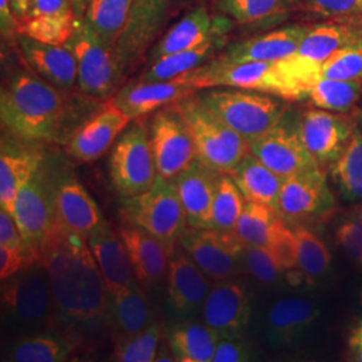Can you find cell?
Listing matches in <instances>:
<instances>
[{
  "label": "cell",
  "instance_id": "83f0119b",
  "mask_svg": "<svg viewBox=\"0 0 362 362\" xmlns=\"http://www.w3.org/2000/svg\"><path fill=\"white\" fill-rule=\"evenodd\" d=\"M19 50L37 76L61 90L70 91L78 82L77 62L66 45H50L18 35Z\"/></svg>",
  "mask_w": 362,
  "mask_h": 362
},
{
  "label": "cell",
  "instance_id": "cb8c5ba5",
  "mask_svg": "<svg viewBox=\"0 0 362 362\" xmlns=\"http://www.w3.org/2000/svg\"><path fill=\"white\" fill-rule=\"evenodd\" d=\"M117 231L128 250L136 278L145 288L156 287L167 279L175 251L155 235L129 221L121 220Z\"/></svg>",
  "mask_w": 362,
  "mask_h": 362
},
{
  "label": "cell",
  "instance_id": "bcb514c9",
  "mask_svg": "<svg viewBox=\"0 0 362 362\" xmlns=\"http://www.w3.org/2000/svg\"><path fill=\"white\" fill-rule=\"evenodd\" d=\"M266 250L270 252L272 259L282 272L291 270L298 266L297 235L286 227L282 216H278L272 226Z\"/></svg>",
  "mask_w": 362,
  "mask_h": 362
},
{
  "label": "cell",
  "instance_id": "836d02e7",
  "mask_svg": "<svg viewBox=\"0 0 362 362\" xmlns=\"http://www.w3.org/2000/svg\"><path fill=\"white\" fill-rule=\"evenodd\" d=\"M362 38V27L350 23L321 25L309 28L302 39L296 55L313 64L321 65L338 49Z\"/></svg>",
  "mask_w": 362,
  "mask_h": 362
},
{
  "label": "cell",
  "instance_id": "30bf717a",
  "mask_svg": "<svg viewBox=\"0 0 362 362\" xmlns=\"http://www.w3.org/2000/svg\"><path fill=\"white\" fill-rule=\"evenodd\" d=\"M109 175L121 199L143 194L155 184L158 173L149 128L141 121L136 119L118 137L110 155Z\"/></svg>",
  "mask_w": 362,
  "mask_h": 362
},
{
  "label": "cell",
  "instance_id": "d4e9b609",
  "mask_svg": "<svg viewBox=\"0 0 362 362\" xmlns=\"http://www.w3.org/2000/svg\"><path fill=\"white\" fill-rule=\"evenodd\" d=\"M86 240L104 276L109 296L139 284L124 240L109 221L101 220Z\"/></svg>",
  "mask_w": 362,
  "mask_h": 362
},
{
  "label": "cell",
  "instance_id": "484cf974",
  "mask_svg": "<svg viewBox=\"0 0 362 362\" xmlns=\"http://www.w3.org/2000/svg\"><path fill=\"white\" fill-rule=\"evenodd\" d=\"M220 175L194 158L187 168L172 179L180 197L188 227L211 230L212 203Z\"/></svg>",
  "mask_w": 362,
  "mask_h": 362
},
{
  "label": "cell",
  "instance_id": "94428289",
  "mask_svg": "<svg viewBox=\"0 0 362 362\" xmlns=\"http://www.w3.org/2000/svg\"><path fill=\"white\" fill-rule=\"evenodd\" d=\"M356 219L361 220L362 221V206L361 207L357 208L356 209V216H354Z\"/></svg>",
  "mask_w": 362,
  "mask_h": 362
},
{
  "label": "cell",
  "instance_id": "277c9868",
  "mask_svg": "<svg viewBox=\"0 0 362 362\" xmlns=\"http://www.w3.org/2000/svg\"><path fill=\"white\" fill-rule=\"evenodd\" d=\"M1 313L8 329L34 334L55 322L49 274L38 260L1 281Z\"/></svg>",
  "mask_w": 362,
  "mask_h": 362
},
{
  "label": "cell",
  "instance_id": "5b68a950",
  "mask_svg": "<svg viewBox=\"0 0 362 362\" xmlns=\"http://www.w3.org/2000/svg\"><path fill=\"white\" fill-rule=\"evenodd\" d=\"M184 118L194 145L196 158L208 168L226 175L250 153V143L191 94L172 104Z\"/></svg>",
  "mask_w": 362,
  "mask_h": 362
},
{
  "label": "cell",
  "instance_id": "8992f818",
  "mask_svg": "<svg viewBox=\"0 0 362 362\" xmlns=\"http://www.w3.org/2000/svg\"><path fill=\"white\" fill-rule=\"evenodd\" d=\"M197 97L230 128L251 144L272 129L286 112L285 100L259 91L212 88Z\"/></svg>",
  "mask_w": 362,
  "mask_h": 362
},
{
  "label": "cell",
  "instance_id": "3957f363",
  "mask_svg": "<svg viewBox=\"0 0 362 362\" xmlns=\"http://www.w3.org/2000/svg\"><path fill=\"white\" fill-rule=\"evenodd\" d=\"M185 77L197 91L212 88H235L272 94L285 101L308 98V93L291 76L284 61L230 64L215 58L187 73Z\"/></svg>",
  "mask_w": 362,
  "mask_h": 362
},
{
  "label": "cell",
  "instance_id": "4316f807",
  "mask_svg": "<svg viewBox=\"0 0 362 362\" xmlns=\"http://www.w3.org/2000/svg\"><path fill=\"white\" fill-rule=\"evenodd\" d=\"M310 27L288 26L264 35L245 39L228 45L216 57L221 62H278L291 57Z\"/></svg>",
  "mask_w": 362,
  "mask_h": 362
},
{
  "label": "cell",
  "instance_id": "f546056e",
  "mask_svg": "<svg viewBox=\"0 0 362 362\" xmlns=\"http://www.w3.org/2000/svg\"><path fill=\"white\" fill-rule=\"evenodd\" d=\"M152 321L151 302L140 282L109 296L106 324L112 326L116 341L143 332Z\"/></svg>",
  "mask_w": 362,
  "mask_h": 362
},
{
  "label": "cell",
  "instance_id": "7c38bea8",
  "mask_svg": "<svg viewBox=\"0 0 362 362\" xmlns=\"http://www.w3.org/2000/svg\"><path fill=\"white\" fill-rule=\"evenodd\" d=\"M179 246L214 282L233 278L243 262L245 246L235 233L188 227Z\"/></svg>",
  "mask_w": 362,
  "mask_h": 362
},
{
  "label": "cell",
  "instance_id": "d6a6232c",
  "mask_svg": "<svg viewBox=\"0 0 362 362\" xmlns=\"http://www.w3.org/2000/svg\"><path fill=\"white\" fill-rule=\"evenodd\" d=\"M226 43L227 33L218 34L197 47L185 52H175L156 61L152 65H149L148 70H145L139 79L145 82L168 81L191 73L200 66L212 61L216 52L221 50Z\"/></svg>",
  "mask_w": 362,
  "mask_h": 362
},
{
  "label": "cell",
  "instance_id": "db71d44e",
  "mask_svg": "<svg viewBox=\"0 0 362 362\" xmlns=\"http://www.w3.org/2000/svg\"><path fill=\"white\" fill-rule=\"evenodd\" d=\"M70 11H73L71 0H30L27 16L65 13Z\"/></svg>",
  "mask_w": 362,
  "mask_h": 362
},
{
  "label": "cell",
  "instance_id": "8fae6325",
  "mask_svg": "<svg viewBox=\"0 0 362 362\" xmlns=\"http://www.w3.org/2000/svg\"><path fill=\"white\" fill-rule=\"evenodd\" d=\"M149 139L158 176L172 180L194 158L189 129L173 105L156 112L149 125Z\"/></svg>",
  "mask_w": 362,
  "mask_h": 362
},
{
  "label": "cell",
  "instance_id": "b9f144b4",
  "mask_svg": "<svg viewBox=\"0 0 362 362\" xmlns=\"http://www.w3.org/2000/svg\"><path fill=\"white\" fill-rule=\"evenodd\" d=\"M278 216L281 215L274 208L258 202L246 200L233 233L243 246L266 248L272 226Z\"/></svg>",
  "mask_w": 362,
  "mask_h": 362
},
{
  "label": "cell",
  "instance_id": "1f68e13d",
  "mask_svg": "<svg viewBox=\"0 0 362 362\" xmlns=\"http://www.w3.org/2000/svg\"><path fill=\"white\" fill-rule=\"evenodd\" d=\"M246 200L263 203L278 212L279 194L286 177L264 165L251 152L230 173Z\"/></svg>",
  "mask_w": 362,
  "mask_h": 362
},
{
  "label": "cell",
  "instance_id": "5bb4252c",
  "mask_svg": "<svg viewBox=\"0 0 362 362\" xmlns=\"http://www.w3.org/2000/svg\"><path fill=\"white\" fill-rule=\"evenodd\" d=\"M169 0H134L128 21L117 39L115 49L119 65L127 74L143 59L164 26Z\"/></svg>",
  "mask_w": 362,
  "mask_h": 362
},
{
  "label": "cell",
  "instance_id": "f6af8a7d",
  "mask_svg": "<svg viewBox=\"0 0 362 362\" xmlns=\"http://www.w3.org/2000/svg\"><path fill=\"white\" fill-rule=\"evenodd\" d=\"M320 77L362 79V38L338 49L321 64Z\"/></svg>",
  "mask_w": 362,
  "mask_h": 362
},
{
  "label": "cell",
  "instance_id": "52a82bcc",
  "mask_svg": "<svg viewBox=\"0 0 362 362\" xmlns=\"http://www.w3.org/2000/svg\"><path fill=\"white\" fill-rule=\"evenodd\" d=\"M121 220L129 221L155 235L176 251L188 221L173 181L157 176L155 184L143 194L121 200Z\"/></svg>",
  "mask_w": 362,
  "mask_h": 362
},
{
  "label": "cell",
  "instance_id": "e575fe53",
  "mask_svg": "<svg viewBox=\"0 0 362 362\" xmlns=\"http://www.w3.org/2000/svg\"><path fill=\"white\" fill-rule=\"evenodd\" d=\"M71 338L49 332H39L23 337L13 344L8 353V361L64 362L76 351Z\"/></svg>",
  "mask_w": 362,
  "mask_h": 362
},
{
  "label": "cell",
  "instance_id": "9a60e30c",
  "mask_svg": "<svg viewBox=\"0 0 362 362\" xmlns=\"http://www.w3.org/2000/svg\"><path fill=\"white\" fill-rule=\"evenodd\" d=\"M165 281L169 309L173 315L177 320L197 318L212 284L182 248L172 255Z\"/></svg>",
  "mask_w": 362,
  "mask_h": 362
},
{
  "label": "cell",
  "instance_id": "f907efd6",
  "mask_svg": "<svg viewBox=\"0 0 362 362\" xmlns=\"http://www.w3.org/2000/svg\"><path fill=\"white\" fill-rule=\"evenodd\" d=\"M337 240L356 260L362 262V221L353 219L344 223L337 231Z\"/></svg>",
  "mask_w": 362,
  "mask_h": 362
},
{
  "label": "cell",
  "instance_id": "91938a15",
  "mask_svg": "<svg viewBox=\"0 0 362 362\" xmlns=\"http://www.w3.org/2000/svg\"><path fill=\"white\" fill-rule=\"evenodd\" d=\"M90 0H71V6H73V11L76 13L78 19L83 16V13L86 11V7L89 4Z\"/></svg>",
  "mask_w": 362,
  "mask_h": 362
},
{
  "label": "cell",
  "instance_id": "7dc6e473",
  "mask_svg": "<svg viewBox=\"0 0 362 362\" xmlns=\"http://www.w3.org/2000/svg\"><path fill=\"white\" fill-rule=\"evenodd\" d=\"M243 263L257 281L266 285L275 284L282 272L272 259L270 252L263 247L245 246Z\"/></svg>",
  "mask_w": 362,
  "mask_h": 362
},
{
  "label": "cell",
  "instance_id": "2e32d148",
  "mask_svg": "<svg viewBox=\"0 0 362 362\" xmlns=\"http://www.w3.org/2000/svg\"><path fill=\"white\" fill-rule=\"evenodd\" d=\"M334 208L321 165L286 177L279 194L278 214L282 219H306L320 216Z\"/></svg>",
  "mask_w": 362,
  "mask_h": 362
},
{
  "label": "cell",
  "instance_id": "6f0895ef",
  "mask_svg": "<svg viewBox=\"0 0 362 362\" xmlns=\"http://www.w3.org/2000/svg\"><path fill=\"white\" fill-rule=\"evenodd\" d=\"M13 6V13L18 18V21L25 19L28 15L30 8V0H10Z\"/></svg>",
  "mask_w": 362,
  "mask_h": 362
},
{
  "label": "cell",
  "instance_id": "816d5d0a",
  "mask_svg": "<svg viewBox=\"0 0 362 362\" xmlns=\"http://www.w3.org/2000/svg\"><path fill=\"white\" fill-rule=\"evenodd\" d=\"M0 246L11 247L15 250L25 251L27 254L26 245L22 233L19 231V227L15 221V218L10 212L1 208H0Z\"/></svg>",
  "mask_w": 362,
  "mask_h": 362
},
{
  "label": "cell",
  "instance_id": "e0dca14e",
  "mask_svg": "<svg viewBox=\"0 0 362 362\" xmlns=\"http://www.w3.org/2000/svg\"><path fill=\"white\" fill-rule=\"evenodd\" d=\"M133 121L107 101L103 109L81 124L66 143V153L81 163H93L104 156Z\"/></svg>",
  "mask_w": 362,
  "mask_h": 362
},
{
  "label": "cell",
  "instance_id": "9f6ffc18",
  "mask_svg": "<svg viewBox=\"0 0 362 362\" xmlns=\"http://www.w3.org/2000/svg\"><path fill=\"white\" fill-rule=\"evenodd\" d=\"M349 345L351 350L356 353L357 360L362 361V321L351 330Z\"/></svg>",
  "mask_w": 362,
  "mask_h": 362
},
{
  "label": "cell",
  "instance_id": "4dcf8cb0",
  "mask_svg": "<svg viewBox=\"0 0 362 362\" xmlns=\"http://www.w3.org/2000/svg\"><path fill=\"white\" fill-rule=\"evenodd\" d=\"M219 338L197 318L177 320L167 330V342L177 362H212Z\"/></svg>",
  "mask_w": 362,
  "mask_h": 362
},
{
  "label": "cell",
  "instance_id": "ba28073f",
  "mask_svg": "<svg viewBox=\"0 0 362 362\" xmlns=\"http://www.w3.org/2000/svg\"><path fill=\"white\" fill-rule=\"evenodd\" d=\"M13 216L23 236L28 263L38 262L47 239L58 227L54 165L47 158L19 191Z\"/></svg>",
  "mask_w": 362,
  "mask_h": 362
},
{
  "label": "cell",
  "instance_id": "7a4b0ae2",
  "mask_svg": "<svg viewBox=\"0 0 362 362\" xmlns=\"http://www.w3.org/2000/svg\"><path fill=\"white\" fill-rule=\"evenodd\" d=\"M66 93L31 70L13 73L0 93L3 129L30 143L58 141L69 112Z\"/></svg>",
  "mask_w": 362,
  "mask_h": 362
},
{
  "label": "cell",
  "instance_id": "f5cc1de1",
  "mask_svg": "<svg viewBox=\"0 0 362 362\" xmlns=\"http://www.w3.org/2000/svg\"><path fill=\"white\" fill-rule=\"evenodd\" d=\"M28 264L25 251L11 247L0 246V279H7Z\"/></svg>",
  "mask_w": 362,
  "mask_h": 362
},
{
  "label": "cell",
  "instance_id": "c3c4849f",
  "mask_svg": "<svg viewBox=\"0 0 362 362\" xmlns=\"http://www.w3.org/2000/svg\"><path fill=\"white\" fill-rule=\"evenodd\" d=\"M254 358V351L243 336L219 338L212 362H245Z\"/></svg>",
  "mask_w": 362,
  "mask_h": 362
},
{
  "label": "cell",
  "instance_id": "8d00e7d4",
  "mask_svg": "<svg viewBox=\"0 0 362 362\" xmlns=\"http://www.w3.org/2000/svg\"><path fill=\"white\" fill-rule=\"evenodd\" d=\"M133 1L134 0H90L82 19L97 35L115 46L128 21Z\"/></svg>",
  "mask_w": 362,
  "mask_h": 362
},
{
  "label": "cell",
  "instance_id": "d6986e66",
  "mask_svg": "<svg viewBox=\"0 0 362 362\" xmlns=\"http://www.w3.org/2000/svg\"><path fill=\"white\" fill-rule=\"evenodd\" d=\"M233 26V21L227 15L214 16L207 7L196 6L152 46L148 52V62L152 65L170 54L197 47L218 34H228Z\"/></svg>",
  "mask_w": 362,
  "mask_h": 362
},
{
  "label": "cell",
  "instance_id": "6da1fadb",
  "mask_svg": "<svg viewBox=\"0 0 362 362\" xmlns=\"http://www.w3.org/2000/svg\"><path fill=\"white\" fill-rule=\"evenodd\" d=\"M39 260L49 274L57 324L81 333L106 324L109 294L86 238L58 226Z\"/></svg>",
  "mask_w": 362,
  "mask_h": 362
},
{
  "label": "cell",
  "instance_id": "44dd1931",
  "mask_svg": "<svg viewBox=\"0 0 362 362\" xmlns=\"http://www.w3.org/2000/svg\"><path fill=\"white\" fill-rule=\"evenodd\" d=\"M38 143L3 134L0 146V207L11 215L19 191L42 167L46 156Z\"/></svg>",
  "mask_w": 362,
  "mask_h": 362
},
{
  "label": "cell",
  "instance_id": "603a6c76",
  "mask_svg": "<svg viewBox=\"0 0 362 362\" xmlns=\"http://www.w3.org/2000/svg\"><path fill=\"white\" fill-rule=\"evenodd\" d=\"M194 93L196 88L184 74L168 81H132L121 86L110 101L132 119H139Z\"/></svg>",
  "mask_w": 362,
  "mask_h": 362
},
{
  "label": "cell",
  "instance_id": "681fc988",
  "mask_svg": "<svg viewBox=\"0 0 362 362\" xmlns=\"http://www.w3.org/2000/svg\"><path fill=\"white\" fill-rule=\"evenodd\" d=\"M314 13L324 16H361L362 0H303Z\"/></svg>",
  "mask_w": 362,
  "mask_h": 362
},
{
  "label": "cell",
  "instance_id": "7402d4cb",
  "mask_svg": "<svg viewBox=\"0 0 362 362\" xmlns=\"http://www.w3.org/2000/svg\"><path fill=\"white\" fill-rule=\"evenodd\" d=\"M54 181L58 226L88 238L104 219L97 203L70 169L54 165Z\"/></svg>",
  "mask_w": 362,
  "mask_h": 362
},
{
  "label": "cell",
  "instance_id": "ffe728a7",
  "mask_svg": "<svg viewBox=\"0 0 362 362\" xmlns=\"http://www.w3.org/2000/svg\"><path fill=\"white\" fill-rule=\"evenodd\" d=\"M354 127L348 118L314 109L299 117L300 140L320 165L336 163L349 144Z\"/></svg>",
  "mask_w": 362,
  "mask_h": 362
},
{
  "label": "cell",
  "instance_id": "ab89813d",
  "mask_svg": "<svg viewBox=\"0 0 362 362\" xmlns=\"http://www.w3.org/2000/svg\"><path fill=\"white\" fill-rule=\"evenodd\" d=\"M246 199L231 175H220L212 203L211 230L221 233H233Z\"/></svg>",
  "mask_w": 362,
  "mask_h": 362
},
{
  "label": "cell",
  "instance_id": "7bdbcfd3",
  "mask_svg": "<svg viewBox=\"0 0 362 362\" xmlns=\"http://www.w3.org/2000/svg\"><path fill=\"white\" fill-rule=\"evenodd\" d=\"M163 325L152 321L143 332L118 339L115 348V361L155 362L158 346L163 341Z\"/></svg>",
  "mask_w": 362,
  "mask_h": 362
},
{
  "label": "cell",
  "instance_id": "4fadbf2b",
  "mask_svg": "<svg viewBox=\"0 0 362 362\" xmlns=\"http://www.w3.org/2000/svg\"><path fill=\"white\" fill-rule=\"evenodd\" d=\"M250 152L284 177L320 165L300 140L299 118L287 112L272 129L251 144Z\"/></svg>",
  "mask_w": 362,
  "mask_h": 362
},
{
  "label": "cell",
  "instance_id": "d590c367",
  "mask_svg": "<svg viewBox=\"0 0 362 362\" xmlns=\"http://www.w3.org/2000/svg\"><path fill=\"white\" fill-rule=\"evenodd\" d=\"M308 98L318 109L346 113L362 98V79L344 81L320 77L311 85Z\"/></svg>",
  "mask_w": 362,
  "mask_h": 362
},
{
  "label": "cell",
  "instance_id": "6125c7cd",
  "mask_svg": "<svg viewBox=\"0 0 362 362\" xmlns=\"http://www.w3.org/2000/svg\"><path fill=\"white\" fill-rule=\"evenodd\" d=\"M361 300H362V291H361Z\"/></svg>",
  "mask_w": 362,
  "mask_h": 362
},
{
  "label": "cell",
  "instance_id": "11a10c76",
  "mask_svg": "<svg viewBox=\"0 0 362 362\" xmlns=\"http://www.w3.org/2000/svg\"><path fill=\"white\" fill-rule=\"evenodd\" d=\"M19 21L13 13L10 0H0V30L6 38L18 37Z\"/></svg>",
  "mask_w": 362,
  "mask_h": 362
},
{
  "label": "cell",
  "instance_id": "74e56055",
  "mask_svg": "<svg viewBox=\"0 0 362 362\" xmlns=\"http://www.w3.org/2000/svg\"><path fill=\"white\" fill-rule=\"evenodd\" d=\"M332 177L350 203L362 202V132L356 129L344 153L333 164Z\"/></svg>",
  "mask_w": 362,
  "mask_h": 362
},
{
  "label": "cell",
  "instance_id": "f35d334b",
  "mask_svg": "<svg viewBox=\"0 0 362 362\" xmlns=\"http://www.w3.org/2000/svg\"><path fill=\"white\" fill-rule=\"evenodd\" d=\"M77 16L74 11L27 16L19 21L18 35L50 45H66L74 34Z\"/></svg>",
  "mask_w": 362,
  "mask_h": 362
},
{
  "label": "cell",
  "instance_id": "60d3db41",
  "mask_svg": "<svg viewBox=\"0 0 362 362\" xmlns=\"http://www.w3.org/2000/svg\"><path fill=\"white\" fill-rule=\"evenodd\" d=\"M302 0H219L220 11L238 23L254 25L284 16Z\"/></svg>",
  "mask_w": 362,
  "mask_h": 362
},
{
  "label": "cell",
  "instance_id": "9c48e42d",
  "mask_svg": "<svg viewBox=\"0 0 362 362\" xmlns=\"http://www.w3.org/2000/svg\"><path fill=\"white\" fill-rule=\"evenodd\" d=\"M66 46L74 54L78 88L91 98H110L121 89L124 70L113 45L97 35L86 22L77 19L76 30Z\"/></svg>",
  "mask_w": 362,
  "mask_h": 362
},
{
  "label": "cell",
  "instance_id": "ac0fdd59",
  "mask_svg": "<svg viewBox=\"0 0 362 362\" xmlns=\"http://www.w3.org/2000/svg\"><path fill=\"white\" fill-rule=\"evenodd\" d=\"M251 317V302L246 287L231 279L211 286L202 320L220 338L243 336Z\"/></svg>",
  "mask_w": 362,
  "mask_h": 362
},
{
  "label": "cell",
  "instance_id": "f1b7e54d",
  "mask_svg": "<svg viewBox=\"0 0 362 362\" xmlns=\"http://www.w3.org/2000/svg\"><path fill=\"white\" fill-rule=\"evenodd\" d=\"M318 317L315 305L300 297L275 300L266 318V338L272 348H286L297 344Z\"/></svg>",
  "mask_w": 362,
  "mask_h": 362
},
{
  "label": "cell",
  "instance_id": "ee69618b",
  "mask_svg": "<svg viewBox=\"0 0 362 362\" xmlns=\"http://www.w3.org/2000/svg\"><path fill=\"white\" fill-rule=\"evenodd\" d=\"M298 239V266L310 281L322 278L330 266V254L324 242L314 233L298 228L294 230Z\"/></svg>",
  "mask_w": 362,
  "mask_h": 362
},
{
  "label": "cell",
  "instance_id": "680465c9",
  "mask_svg": "<svg viewBox=\"0 0 362 362\" xmlns=\"http://www.w3.org/2000/svg\"><path fill=\"white\" fill-rule=\"evenodd\" d=\"M173 362L176 361L175 360V357H173V354H172V350L169 348V344H163V341H161V344H160V346H158V350H157V354H156V362Z\"/></svg>",
  "mask_w": 362,
  "mask_h": 362
}]
</instances>
